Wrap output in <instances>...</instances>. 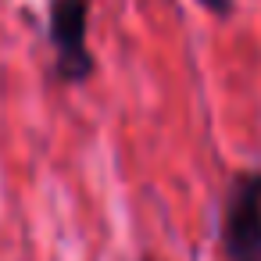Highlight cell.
Wrapping results in <instances>:
<instances>
[{
	"label": "cell",
	"mask_w": 261,
	"mask_h": 261,
	"mask_svg": "<svg viewBox=\"0 0 261 261\" xmlns=\"http://www.w3.org/2000/svg\"><path fill=\"white\" fill-rule=\"evenodd\" d=\"M218 240L225 261H261V172H236L222 215Z\"/></svg>",
	"instance_id": "obj_1"
},
{
	"label": "cell",
	"mask_w": 261,
	"mask_h": 261,
	"mask_svg": "<svg viewBox=\"0 0 261 261\" xmlns=\"http://www.w3.org/2000/svg\"><path fill=\"white\" fill-rule=\"evenodd\" d=\"M86 29H90V0H50L47 40L54 50V75L65 86H79L93 75V50Z\"/></svg>",
	"instance_id": "obj_2"
},
{
	"label": "cell",
	"mask_w": 261,
	"mask_h": 261,
	"mask_svg": "<svg viewBox=\"0 0 261 261\" xmlns=\"http://www.w3.org/2000/svg\"><path fill=\"white\" fill-rule=\"evenodd\" d=\"M200 4H204L207 11H215V15H229V11H232V0H200Z\"/></svg>",
	"instance_id": "obj_3"
},
{
	"label": "cell",
	"mask_w": 261,
	"mask_h": 261,
	"mask_svg": "<svg viewBox=\"0 0 261 261\" xmlns=\"http://www.w3.org/2000/svg\"><path fill=\"white\" fill-rule=\"evenodd\" d=\"M143 261H147V257H143Z\"/></svg>",
	"instance_id": "obj_4"
}]
</instances>
